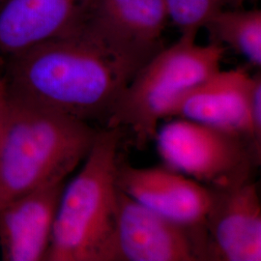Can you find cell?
<instances>
[{"mask_svg": "<svg viewBox=\"0 0 261 261\" xmlns=\"http://www.w3.org/2000/svg\"><path fill=\"white\" fill-rule=\"evenodd\" d=\"M3 75L10 98L91 124L108 121L140 69L77 32L8 56Z\"/></svg>", "mask_w": 261, "mask_h": 261, "instance_id": "cell-1", "label": "cell"}, {"mask_svg": "<svg viewBox=\"0 0 261 261\" xmlns=\"http://www.w3.org/2000/svg\"><path fill=\"white\" fill-rule=\"evenodd\" d=\"M249 113L253 138L255 142L261 146V79L259 74L253 75Z\"/></svg>", "mask_w": 261, "mask_h": 261, "instance_id": "cell-15", "label": "cell"}, {"mask_svg": "<svg viewBox=\"0 0 261 261\" xmlns=\"http://www.w3.org/2000/svg\"><path fill=\"white\" fill-rule=\"evenodd\" d=\"M65 181L40 187L0 207L3 261H46Z\"/></svg>", "mask_w": 261, "mask_h": 261, "instance_id": "cell-10", "label": "cell"}, {"mask_svg": "<svg viewBox=\"0 0 261 261\" xmlns=\"http://www.w3.org/2000/svg\"><path fill=\"white\" fill-rule=\"evenodd\" d=\"M253 75L243 69L219 70L180 98L168 117L200 122L247 137L261 149L252 134L249 113Z\"/></svg>", "mask_w": 261, "mask_h": 261, "instance_id": "cell-11", "label": "cell"}, {"mask_svg": "<svg viewBox=\"0 0 261 261\" xmlns=\"http://www.w3.org/2000/svg\"><path fill=\"white\" fill-rule=\"evenodd\" d=\"M123 130H99L83 167L65 184L46 261H115L116 172Z\"/></svg>", "mask_w": 261, "mask_h": 261, "instance_id": "cell-3", "label": "cell"}, {"mask_svg": "<svg viewBox=\"0 0 261 261\" xmlns=\"http://www.w3.org/2000/svg\"><path fill=\"white\" fill-rule=\"evenodd\" d=\"M204 229L208 260H261V202L253 178L211 189Z\"/></svg>", "mask_w": 261, "mask_h": 261, "instance_id": "cell-8", "label": "cell"}, {"mask_svg": "<svg viewBox=\"0 0 261 261\" xmlns=\"http://www.w3.org/2000/svg\"><path fill=\"white\" fill-rule=\"evenodd\" d=\"M99 130L7 95L0 136V207L40 187L65 181L83 164Z\"/></svg>", "mask_w": 261, "mask_h": 261, "instance_id": "cell-2", "label": "cell"}, {"mask_svg": "<svg viewBox=\"0 0 261 261\" xmlns=\"http://www.w3.org/2000/svg\"><path fill=\"white\" fill-rule=\"evenodd\" d=\"M115 261L208 260L205 229L152 211L118 190Z\"/></svg>", "mask_w": 261, "mask_h": 261, "instance_id": "cell-7", "label": "cell"}, {"mask_svg": "<svg viewBox=\"0 0 261 261\" xmlns=\"http://www.w3.org/2000/svg\"><path fill=\"white\" fill-rule=\"evenodd\" d=\"M217 43L231 47L255 67L261 65L260 10H221L206 22Z\"/></svg>", "mask_w": 261, "mask_h": 261, "instance_id": "cell-13", "label": "cell"}, {"mask_svg": "<svg viewBox=\"0 0 261 261\" xmlns=\"http://www.w3.org/2000/svg\"><path fill=\"white\" fill-rule=\"evenodd\" d=\"M6 105H7L6 88H5V84H4L3 77L0 76V136H1L5 111H6Z\"/></svg>", "mask_w": 261, "mask_h": 261, "instance_id": "cell-16", "label": "cell"}, {"mask_svg": "<svg viewBox=\"0 0 261 261\" xmlns=\"http://www.w3.org/2000/svg\"><path fill=\"white\" fill-rule=\"evenodd\" d=\"M196 33L181 34L160 48L125 87L106 122L107 128L128 130L138 148L154 140L159 123L187 92L221 70L225 47L196 43Z\"/></svg>", "mask_w": 261, "mask_h": 261, "instance_id": "cell-4", "label": "cell"}, {"mask_svg": "<svg viewBox=\"0 0 261 261\" xmlns=\"http://www.w3.org/2000/svg\"><path fill=\"white\" fill-rule=\"evenodd\" d=\"M5 0H0V5H2L3 4V2H4Z\"/></svg>", "mask_w": 261, "mask_h": 261, "instance_id": "cell-17", "label": "cell"}, {"mask_svg": "<svg viewBox=\"0 0 261 261\" xmlns=\"http://www.w3.org/2000/svg\"><path fill=\"white\" fill-rule=\"evenodd\" d=\"M154 140L164 165L210 189L253 178L261 149L239 133L175 118L159 128Z\"/></svg>", "mask_w": 261, "mask_h": 261, "instance_id": "cell-5", "label": "cell"}, {"mask_svg": "<svg viewBox=\"0 0 261 261\" xmlns=\"http://www.w3.org/2000/svg\"><path fill=\"white\" fill-rule=\"evenodd\" d=\"M86 0H5L0 7V54L10 56L75 27Z\"/></svg>", "mask_w": 261, "mask_h": 261, "instance_id": "cell-12", "label": "cell"}, {"mask_svg": "<svg viewBox=\"0 0 261 261\" xmlns=\"http://www.w3.org/2000/svg\"><path fill=\"white\" fill-rule=\"evenodd\" d=\"M168 19L166 0H86L71 32L141 67L161 48Z\"/></svg>", "mask_w": 261, "mask_h": 261, "instance_id": "cell-6", "label": "cell"}, {"mask_svg": "<svg viewBox=\"0 0 261 261\" xmlns=\"http://www.w3.org/2000/svg\"><path fill=\"white\" fill-rule=\"evenodd\" d=\"M233 0H166L168 18L181 34L198 33L208 19Z\"/></svg>", "mask_w": 261, "mask_h": 261, "instance_id": "cell-14", "label": "cell"}, {"mask_svg": "<svg viewBox=\"0 0 261 261\" xmlns=\"http://www.w3.org/2000/svg\"><path fill=\"white\" fill-rule=\"evenodd\" d=\"M116 185L158 214L190 227H204L212 190L166 165L136 168L119 161Z\"/></svg>", "mask_w": 261, "mask_h": 261, "instance_id": "cell-9", "label": "cell"}]
</instances>
